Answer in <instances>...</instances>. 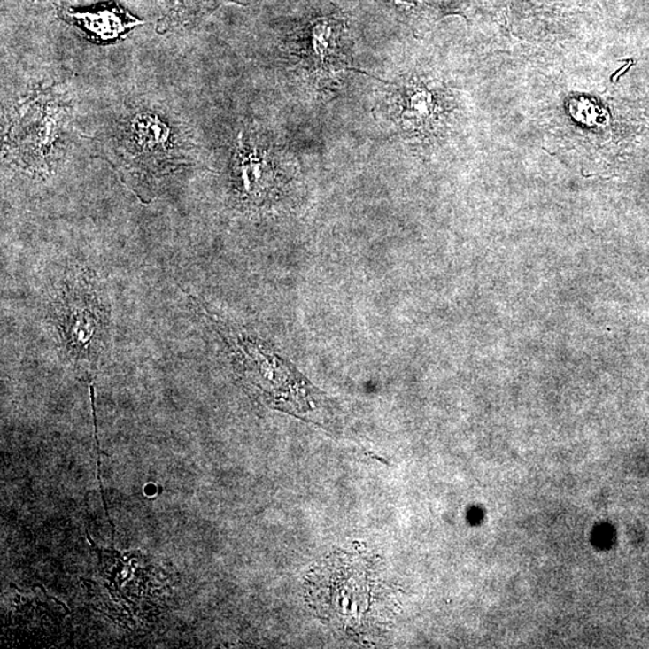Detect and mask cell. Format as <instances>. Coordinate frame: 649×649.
Wrapping results in <instances>:
<instances>
[{
  "label": "cell",
  "instance_id": "cell-1",
  "mask_svg": "<svg viewBox=\"0 0 649 649\" xmlns=\"http://www.w3.org/2000/svg\"><path fill=\"white\" fill-rule=\"evenodd\" d=\"M380 570L368 558L335 553L313 569L305 590L316 614L335 628L354 635L382 630L392 601Z\"/></svg>",
  "mask_w": 649,
  "mask_h": 649
},
{
  "label": "cell",
  "instance_id": "cell-2",
  "mask_svg": "<svg viewBox=\"0 0 649 649\" xmlns=\"http://www.w3.org/2000/svg\"><path fill=\"white\" fill-rule=\"evenodd\" d=\"M59 289L53 314L63 352L79 367H96L109 342L110 316L99 289L89 278L77 277Z\"/></svg>",
  "mask_w": 649,
  "mask_h": 649
},
{
  "label": "cell",
  "instance_id": "cell-3",
  "mask_svg": "<svg viewBox=\"0 0 649 649\" xmlns=\"http://www.w3.org/2000/svg\"><path fill=\"white\" fill-rule=\"evenodd\" d=\"M228 342L248 384L274 408L307 413L315 409V389L288 362L257 338L228 332Z\"/></svg>",
  "mask_w": 649,
  "mask_h": 649
},
{
  "label": "cell",
  "instance_id": "cell-4",
  "mask_svg": "<svg viewBox=\"0 0 649 649\" xmlns=\"http://www.w3.org/2000/svg\"><path fill=\"white\" fill-rule=\"evenodd\" d=\"M232 176L238 195L249 204H264L277 189V174L271 158L243 136L238 139Z\"/></svg>",
  "mask_w": 649,
  "mask_h": 649
},
{
  "label": "cell",
  "instance_id": "cell-5",
  "mask_svg": "<svg viewBox=\"0 0 649 649\" xmlns=\"http://www.w3.org/2000/svg\"><path fill=\"white\" fill-rule=\"evenodd\" d=\"M63 13L64 18L82 30L93 42H99L119 40L143 23L117 5H100L82 10L69 9Z\"/></svg>",
  "mask_w": 649,
  "mask_h": 649
},
{
  "label": "cell",
  "instance_id": "cell-6",
  "mask_svg": "<svg viewBox=\"0 0 649 649\" xmlns=\"http://www.w3.org/2000/svg\"><path fill=\"white\" fill-rule=\"evenodd\" d=\"M127 146L134 156L143 158L166 156L173 147L170 127L156 113L136 114L127 124Z\"/></svg>",
  "mask_w": 649,
  "mask_h": 649
}]
</instances>
